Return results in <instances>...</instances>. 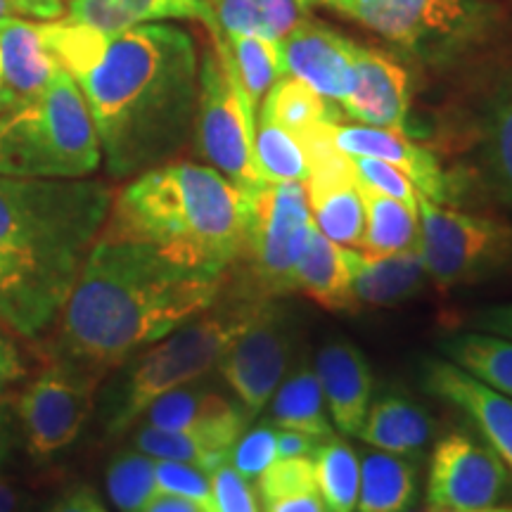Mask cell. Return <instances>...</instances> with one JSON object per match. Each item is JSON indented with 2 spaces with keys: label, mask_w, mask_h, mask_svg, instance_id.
I'll return each instance as SVG.
<instances>
[{
  "label": "cell",
  "mask_w": 512,
  "mask_h": 512,
  "mask_svg": "<svg viewBox=\"0 0 512 512\" xmlns=\"http://www.w3.org/2000/svg\"><path fill=\"white\" fill-rule=\"evenodd\" d=\"M228 275L181 266L100 230L55 320V356L107 370L219 302Z\"/></svg>",
  "instance_id": "6da1fadb"
},
{
  "label": "cell",
  "mask_w": 512,
  "mask_h": 512,
  "mask_svg": "<svg viewBox=\"0 0 512 512\" xmlns=\"http://www.w3.org/2000/svg\"><path fill=\"white\" fill-rule=\"evenodd\" d=\"M197 79L200 64L188 31L140 24L107 38L74 81L110 176H138L183 150L195 128Z\"/></svg>",
  "instance_id": "7a4b0ae2"
},
{
  "label": "cell",
  "mask_w": 512,
  "mask_h": 512,
  "mask_svg": "<svg viewBox=\"0 0 512 512\" xmlns=\"http://www.w3.org/2000/svg\"><path fill=\"white\" fill-rule=\"evenodd\" d=\"M112 197L91 178L0 174V328L19 337L53 328Z\"/></svg>",
  "instance_id": "3957f363"
},
{
  "label": "cell",
  "mask_w": 512,
  "mask_h": 512,
  "mask_svg": "<svg viewBox=\"0 0 512 512\" xmlns=\"http://www.w3.org/2000/svg\"><path fill=\"white\" fill-rule=\"evenodd\" d=\"M249 197L211 166L166 162L112 197L105 233L155 247L176 264L228 275L245 249Z\"/></svg>",
  "instance_id": "277c9868"
},
{
  "label": "cell",
  "mask_w": 512,
  "mask_h": 512,
  "mask_svg": "<svg viewBox=\"0 0 512 512\" xmlns=\"http://www.w3.org/2000/svg\"><path fill=\"white\" fill-rule=\"evenodd\" d=\"M102 162L100 138L79 83L67 69L29 100L0 112V174L86 178Z\"/></svg>",
  "instance_id": "5b68a950"
},
{
  "label": "cell",
  "mask_w": 512,
  "mask_h": 512,
  "mask_svg": "<svg viewBox=\"0 0 512 512\" xmlns=\"http://www.w3.org/2000/svg\"><path fill=\"white\" fill-rule=\"evenodd\" d=\"M264 299V294L247 287L216 309L211 304L200 316L159 339L157 347L145 351L128 373L124 392L107 422L110 434L126 432L159 396L202 380L211 368L219 366L221 356L245 330Z\"/></svg>",
  "instance_id": "8992f818"
},
{
  "label": "cell",
  "mask_w": 512,
  "mask_h": 512,
  "mask_svg": "<svg viewBox=\"0 0 512 512\" xmlns=\"http://www.w3.org/2000/svg\"><path fill=\"white\" fill-rule=\"evenodd\" d=\"M256 110L219 43L204 50L197 79V152L211 169L226 176L249 200L264 188L254 159Z\"/></svg>",
  "instance_id": "52a82bcc"
},
{
  "label": "cell",
  "mask_w": 512,
  "mask_h": 512,
  "mask_svg": "<svg viewBox=\"0 0 512 512\" xmlns=\"http://www.w3.org/2000/svg\"><path fill=\"white\" fill-rule=\"evenodd\" d=\"M330 8L415 55L456 53L494 22L486 0H332Z\"/></svg>",
  "instance_id": "ba28073f"
},
{
  "label": "cell",
  "mask_w": 512,
  "mask_h": 512,
  "mask_svg": "<svg viewBox=\"0 0 512 512\" xmlns=\"http://www.w3.org/2000/svg\"><path fill=\"white\" fill-rule=\"evenodd\" d=\"M420 256L439 287L475 283L512 264V226L494 216L467 214L418 192Z\"/></svg>",
  "instance_id": "9c48e42d"
},
{
  "label": "cell",
  "mask_w": 512,
  "mask_h": 512,
  "mask_svg": "<svg viewBox=\"0 0 512 512\" xmlns=\"http://www.w3.org/2000/svg\"><path fill=\"white\" fill-rule=\"evenodd\" d=\"M313 216L304 183H266L249 200L245 261L252 290L264 297L294 292V266L309 240Z\"/></svg>",
  "instance_id": "30bf717a"
},
{
  "label": "cell",
  "mask_w": 512,
  "mask_h": 512,
  "mask_svg": "<svg viewBox=\"0 0 512 512\" xmlns=\"http://www.w3.org/2000/svg\"><path fill=\"white\" fill-rule=\"evenodd\" d=\"M100 370L55 356L17 396V418L34 458H50L79 439L95 406Z\"/></svg>",
  "instance_id": "8fae6325"
},
{
  "label": "cell",
  "mask_w": 512,
  "mask_h": 512,
  "mask_svg": "<svg viewBox=\"0 0 512 512\" xmlns=\"http://www.w3.org/2000/svg\"><path fill=\"white\" fill-rule=\"evenodd\" d=\"M292 337L283 311L266 297L245 330L221 356L219 370L249 420L259 415L290 366Z\"/></svg>",
  "instance_id": "7c38bea8"
},
{
  "label": "cell",
  "mask_w": 512,
  "mask_h": 512,
  "mask_svg": "<svg viewBox=\"0 0 512 512\" xmlns=\"http://www.w3.org/2000/svg\"><path fill=\"white\" fill-rule=\"evenodd\" d=\"M508 467L489 446L463 432L437 441L427 477V512L479 510L501 501Z\"/></svg>",
  "instance_id": "4fadbf2b"
},
{
  "label": "cell",
  "mask_w": 512,
  "mask_h": 512,
  "mask_svg": "<svg viewBox=\"0 0 512 512\" xmlns=\"http://www.w3.org/2000/svg\"><path fill=\"white\" fill-rule=\"evenodd\" d=\"M280 48L285 76L306 83L320 98L342 102L354 91L356 43L335 29L306 19L280 41Z\"/></svg>",
  "instance_id": "5bb4252c"
},
{
  "label": "cell",
  "mask_w": 512,
  "mask_h": 512,
  "mask_svg": "<svg viewBox=\"0 0 512 512\" xmlns=\"http://www.w3.org/2000/svg\"><path fill=\"white\" fill-rule=\"evenodd\" d=\"M425 389L463 411L484 434L486 444L512 470V399L451 361H427Z\"/></svg>",
  "instance_id": "9a60e30c"
},
{
  "label": "cell",
  "mask_w": 512,
  "mask_h": 512,
  "mask_svg": "<svg viewBox=\"0 0 512 512\" xmlns=\"http://www.w3.org/2000/svg\"><path fill=\"white\" fill-rule=\"evenodd\" d=\"M328 136L339 152L349 157H373L396 166L408 176L415 190L444 204L451 197V178H448L432 152L408 140L406 133L387 131L375 126H351L335 121L328 126Z\"/></svg>",
  "instance_id": "2e32d148"
},
{
  "label": "cell",
  "mask_w": 512,
  "mask_h": 512,
  "mask_svg": "<svg viewBox=\"0 0 512 512\" xmlns=\"http://www.w3.org/2000/svg\"><path fill=\"white\" fill-rule=\"evenodd\" d=\"M354 67V91L339 102L344 114L363 126L406 133L408 107H411L406 69L380 50L363 48L358 43Z\"/></svg>",
  "instance_id": "e0dca14e"
},
{
  "label": "cell",
  "mask_w": 512,
  "mask_h": 512,
  "mask_svg": "<svg viewBox=\"0 0 512 512\" xmlns=\"http://www.w3.org/2000/svg\"><path fill=\"white\" fill-rule=\"evenodd\" d=\"M313 370L328 401L332 425L342 437L358 439L373 396V373L366 356L351 342H330L318 351Z\"/></svg>",
  "instance_id": "ac0fdd59"
},
{
  "label": "cell",
  "mask_w": 512,
  "mask_h": 512,
  "mask_svg": "<svg viewBox=\"0 0 512 512\" xmlns=\"http://www.w3.org/2000/svg\"><path fill=\"white\" fill-rule=\"evenodd\" d=\"M140 420L143 425L162 427V430L219 432L238 439L247 430L249 415L245 408L226 399L216 389L190 382L152 401Z\"/></svg>",
  "instance_id": "d6986e66"
},
{
  "label": "cell",
  "mask_w": 512,
  "mask_h": 512,
  "mask_svg": "<svg viewBox=\"0 0 512 512\" xmlns=\"http://www.w3.org/2000/svg\"><path fill=\"white\" fill-rule=\"evenodd\" d=\"M342 247V245H339ZM349 271L351 294L358 306H389L413 297L425 283L420 245L394 254H370L363 249L342 247Z\"/></svg>",
  "instance_id": "ffe728a7"
},
{
  "label": "cell",
  "mask_w": 512,
  "mask_h": 512,
  "mask_svg": "<svg viewBox=\"0 0 512 512\" xmlns=\"http://www.w3.org/2000/svg\"><path fill=\"white\" fill-rule=\"evenodd\" d=\"M67 19L105 36H117L159 19H197L214 29L209 0H69Z\"/></svg>",
  "instance_id": "44dd1931"
},
{
  "label": "cell",
  "mask_w": 512,
  "mask_h": 512,
  "mask_svg": "<svg viewBox=\"0 0 512 512\" xmlns=\"http://www.w3.org/2000/svg\"><path fill=\"white\" fill-rule=\"evenodd\" d=\"M0 64L5 91H10L17 102L41 93L60 69L43 36V27L29 19H8L0 24Z\"/></svg>",
  "instance_id": "7402d4cb"
},
{
  "label": "cell",
  "mask_w": 512,
  "mask_h": 512,
  "mask_svg": "<svg viewBox=\"0 0 512 512\" xmlns=\"http://www.w3.org/2000/svg\"><path fill=\"white\" fill-rule=\"evenodd\" d=\"M294 292H302L325 311L358 309L351 294L349 271L342 247L325 238L313 223L309 240L294 266Z\"/></svg>",
  "instance_id": "603a6c76"
},
{
  "label": "cell",
  "mask_w": 512,
  "mask_h": 512,
  "mask_svg": "<svg viewBox=\"0 0 512 512\" xmlns=\"http://www.w3.org/2000/svg\"><path fill=\"white\" fill-rule=\"evenodd\" d=\"M432 434L434 422L418 403L406 396L387 394L370 403L358 439L377 451L413 458L425 451V446L432 441Z\"/></svg>",
  "instance_id": "cb8c5ba5"
},
{
  "label": "cell",
  "mask_w": 512,
  "mask_h": 512,
  "mask_svg": "<svg viewBox=\"0 0 512 512\" xmlns=\"http://www.w3.org/2000/svg\"><path fill=\"white\" fill-rule=\"evenodd\" d=\"M209 5L216 22L209 31L283 41L309 19L311 0H209Z\"/></svg>",
  "instance_id": "d4e9b609"
},
{
  "label": "cell",
  "mask_w": 512,
  "mask_h": 512,
  "mask_svg": "<svg viewBox=\"0 0 512 512\" xmlns=\"http://www.w3.org/2000/svg\"><path fill=\"white\" fill-rule=\"evenodd\" d=\"M418 494V467L406 456L368 451L361 458V484L354 512H408Z\"/></svg>",
  "instance_id": "484cf974"
},
{
  "label": "cell",
  "mask_w": 512,
  "mask_h": 512,
  "mask_svg": "<svg viewBox=\"0 0 512 512\" xmlns=\"http://www.w3.org/2000/svg\"><path fill=\"white\" fill-rule=\"evenodd\" d=\"M271 425L278 430L304 432L318 441L335 437L332 420H328V413H325L323 389H320L313 366L297 368L278 384L271 396Z\"/></svg>",
  "instance_id": "4316f807"
},
{
  "label": "cell",
  "mask_w": 512,
  "mask_h": 512,
  "mask_svg": "<svg viewBox=\"0 0 512 512\" xmlns=\"http://www.w3.org/2000/svg\"><path fill=\"white\" fill-rule=\"evenodd\" d=\"M238 439L219 432H195V430H162V427L140 425L133 434V448L147 453L155 460H178L211 472L226 463L230 448Z\"/></svg>",
  "instance_id": "83f0119b"
},
{
  "label": "cell",
  "mask_w": 512,
  "mask_h": 512,
  "mask_svg": "<svg viewBox=\"0 0 512 512\" xmlns=\"http://www.w3.org/2000/svg\"><path fill=\"white\" fill-rule=\"evenodd\" d=\"M214 43H219L223 53L228 55L230 67L238 76L240 86L245 88L254 110H259V102L266 93L285 76L283 48L280 41H266L256 36H233L211 31Z\"/></svg>",
  "instance_id": "f1b7e54d"
},
{
  "label": "cell",
  "mask_w": 512,
  "mask_h": 512,
  "mask_svg": "<svg viewBox=\"0 0 512 512\" xmlns=\"http://www.w3.org/2000/svg\"><path fill=\"white\" fill-rule=\"evenodd\" d=\"M439 349L465 373L512 399V339L475 330L444 339Z\"/></svg>",
  "instance_id": "f546056e"
},
{
  "label": "cell",
  "mask_w": 512,
  "mask_h": 512,
  "mask_svg": "<svg viewBox=\"0 0 512 512\" xmlns=\"http://www.w3.org/2000/svg\"><path fill=\"white\" fill-rule=\"evenodd\" d=\"M358 190L366 211V226L358 249L370 254H394L420 245L418 211L361 183Z\"/></svg>",
  "instance_id": "4dcf8cb0"
},
{
  "label": "cell",
  "mask_w": 512,
  "mask_h": 512,
  "mask_svg": "<svg viewBox=\"0 0 512 512\" xmlns=\"http://www.w3.org/2000/svg\"><path fill=\"white\" fill-rule=\"evenodd\" d=\"M316 486L328 512H354L361 484V458L347 441L330 437L313 453Z\"/></svg>",
  "instance_id": "1f68e13d"
},
{
  "label": "cell",
  "mask_w": 512,
  "mask_h": 512,
  "mask_svg": "<svg viewBox=\"0 0 512 512\" xmlns=\"http://www.w3.org/2000/svg\"><path fill=\"white\" fill-rule=\"evenodd\" d=\"M261 114L271 117L275 124L287 128L297 138H302L316 126L339 121V114L328 105V100L320 98L313 88L294 76H283L266 93Z\"/></svg>",
  "instance_id": "d6a6232c"
},
{
  "label": "cell",
  "mask_w": 512,
  "mask_h": 512,
  "mask_svg": "<svg viewBox=\"0 0 512 512\" xmlns=\"http://www.w3.org/2000/svg\"><path fill=\"white\" fill-rule=\"evenodd\" d=\"M254 159L266 183H306L309 178V159L302 140L266 114L256 119Z\"/></svg>",
  "instance_id": "836d02e7"
},
{
  "label": "cell",
  "mask_w": 512,
  "mask_h": 512,
  "mask_svg": "<svg viewBox=\"0 0 512 512\" xmlns=\"http://www.w3.org/2000/svg\"><path fill=\"white\" fill-rule=\"evenodd\" d=\"M105 482L107 494L119 512H143L145 505L159 494L155 458L138 451V448L119 453L107 467Z\"/></svg>",
  "instance_id": "e575fe53"
},
{
  "label": "cell",
  "mask_w": 512,
  "mask_h": 512,
  "mask_svg": "<svg viewBox=\"0 0 512 512\" xmlns=\"http://www.w3.org/2000/svg\"><path fill=\"white\" fill-rule=\"evenodd\" d=\"M261 503H273L278 498L318 491L313 458H275L256 479Z\"/></svg>",
  "instance_id": "d590c367"
},
{
  "label": "cell",
  "mask_w": 512,
  "mask_h": 512,
  "mask_svg": "<svg viewBox=\"0 0 512 512\" xmlns=\"http://www.w3.org/2000/svg\"><path fill=\"white\" fill-rule=\"evenodd\" d=\"M155 479L159 494L188 498L207 512H214L209 475L200 467L178 463V460H155Z\"/></svg>",
  "instance_id": "8d00e7d4"
},
{
  "label": "cell",
  "mask_w": 512,
  "mask_h": 512,
  "mask_svg": "<svg viewBox=\"0 0 512 512\" xmlns=\"http://www.w3.org/2000/svg\"><path fill=\"white\" fill-rule=\"evenodd\" d=\"M275 439H278V427L273 425H259L254 430H245L230 448L228 463L249 482H256L261 472L278 458Z\"/></svg>",
  "instance_id": "74e56055"
},
{
  "label": "cell",
  "mask_w": 512,
  "mask_h": 512,
  "mask_svg": "<svg viewBox=\"0 0 512 512\" xmlns=\"http://www.w3.org/2000/svg\"><path fill=\"white\" fill-rule=\"evenodd\" d=\"M351 166H354L358 183L387 197H394V200L418 211V190L396 166L373 157H351Z\"/></svg>",
  "instance_id": "f35d334b"
},
{
  "label": "cell",
  "mask_w": 512,
  "mask_h": 512,
  "mask_svg": "<svg viewBox=\"0 0 512 512\" xmlns=\"http://www.w3.org/2000/svg\"><path fill=\"white\" fill-rule=\"evenodd\" d=\"M211 494H214V512H261L256 494L233 465L221 463L209 475Z\"/></svg>",
  "instance_id": "ab89813d"
},
{
  "label": "cell",
  "mask_w": 512,
  "mask_h": 512,
  "mask_svg": "<svg viewBox=\"0 0 512 512\" xmlns=\"http://www.w3.org/2000/svg\"><path fill=\"white\" fill-rule=\"evenodd\" d=\"M491 164L498 183L512 200V100L505 102L496 114L494 131H491Z\"/></svg>",
  "instance_id": "60d3db41"
},
{
  "label": "cell",
  "mask_w": 512,
  "mask_h": 512,
  "mask_svg": "<svg viewBox=\"0 0 512 512\" xmlns=\"http://www.w3.org/2000/svg\"><path fill=\"white\" fill-rule=\"evenodd\" d=\"M64 0H0V24L8 19H41L53 22L64 15Z\"/></svg>",
  "instance_id": "b9f144b4"
},
{
  "label": "cell",
  "mask_w": 512,
  "mask_h": 512,
  "mask_svg": "<svg viewBox=\"0 0 512 512\" xmlns=\"http://www.w3.org/2000/svg\"><path fill=\"white\" fill-rule=\"evenodd\" d=\"M27 375L22 351L12 339L10 330L0 328V396L8 394L15 384Z\"/></svg>",
  "instance_id": "7bdbcfd3"
},
{
  "label": "cell",
  "mask_w": 512,
  "mask_h": 512,
  "mask_svg": "<svg viewBox=\"0 0 512 512\" xmlns=\"http://www.w3.org/2000/svg\"><path fill=\"white\" fill-rule=\"evenodd\" d=\"M470 328L512 339V304H498L477 311L475 316L470 318Z\"/></svg>",
  "instance_id": "ee69618b"
},
{
  "label": "cell",
  "mask_w": 512,
  "mask_h": 512,
  "mask_svg": "<svg viewBox=\"0 0 512 512\" xmlns=\"http://www.w3.org/2000/svg\"><path fill=\"white\" fill-rule=\"evenodd\" d=\"M320 441L309 437L304 432L294 430H278V439H275V451L278 458H313Z\"/></svg>",
  "instance_id": "f6af8a7d"
},
{
  "label": "cell",
  "mask_w": 512,
  "mask_h": 512,
  "mask_svg": "<svg viewBox=\"0 0 512 512\" xmlns=\"http://www.w3.org/2000/svg\"><path fill=\"white\" fill-rule=\"evenodd\" d=\"M48 512H107V508L88 486H74Z\"/></svg>",
  "instance_id": "bcb514c9"
},
{
  "label": "cell",
  "mask_w": 512,
  "mask_h": 512,
  "mask_svg": "<svg viewBox=\"0 0 512 512\" xmlns=\"http://www.w3.org/2000/svg\"><path fill=\"white\" fill-rule=\"evenodd\" d=\"M264 512H328L318 491H306V494H294L278 498V501L266 503Z\"/></svg>",
  "instance_id": "7dc6e473"
},
{
  "label": "cell",
  "mask_w": 512,
  "mask_h": 512,
  "mask_svg": "<svg viewBox=\"0 0 512 512\" xmlns=\"http://www.w3.org/2000/svg\"><path fill=\"white\" fill-rule=\"evenodd\" d=\"M143 512H207L197 503L188 501V498L171 496V494H157L150 503L145 505Z\"/></svg>",
  "instance_id": "c3c4849f"
},
{
  "label": "cell",
  "mask_w": 512,
  "mask_h": 512,
  "mask_svg": "<svg viewBox=\"0 0 512 512\" xmlns=\"http://www.w3.org/2000/svg\"><path fill=\"white\" fill-rule=\"evenodd\" d=\"M19 491L12 486L8 479L0 477V512H17L19 510Z\"/></svg>",
  "instance_id": "681fc988"
},
{
  "label": "cell",
  "mask_w": 512,
  "mask_h": 512,
  "mask_svg": "<svg viewBox=\"0 0 512 512\" xmlns=\"http://www.w3.org/2000/svg\"><path fill=\"white\" fill-rule=\"evenodd\" d=\"M10 451V420H8V413L0 408V463H3V458L8 456Z\"/></svg>",
  "instance_id": "f907efd6"
},
{
  "label": "cell",
  "mask_w": 512,
  "mask_h": 512,
  "mask_svg": "<svg viewBox=\"0 0 512 512\" xmlns=\"http://www.w3.org/2000/svg\"><path fill=\"white\" fill-rule=\"evenodd\" d=\"M15 98H12V93L10 91H3V93H0V112H3V110H8V107L10 105H15Z\"/></svg>",
  "instance_id": "816d5d0a"
},
{
  "label": "cell",
  "mask_w": 512,
  "mask_h": 512,
  "mask_svg": "<svg viewBox=\"0 0 512 512\" xmlns=\"http://www.w3.org/2000/svg\"><path fill=\"white\" fill-rule=\"evenodd\" d=\"M437 512H512V508H496V505H491V508H479V510H437Z\"/></svg>",
  "instance_id": "f5cc1de1"
},
{
  "label": "cell",
  "mask_w": 512,
  "mask_h": 512,
  "mask_svg": "<svg viewBox=\"0 0 512 512\" xmlns=\"http://www.w3.org/2000/svg\"><path fill=\"white\" fill-rule=\"evenodd\" d=\"M5 91V83H3V64H0V93Z\"/></svg>",
  "instance_id": "db71d44e"
},
{
  "label": "cell",
  "mask_w": 512,
  "mask_h": 512,
  "mask_svg": "<svg viewBox=\"0 0 512 512\" xmlns=\"http://www.w3.org/2000/svg\"><path fill=\"white\" fill-rule=\"evenodd\" d=\"M318 3H325V5H330V3H332V0H318Z\"/></svg>",
  "instance_id": "11a10c76"
}]
</instances>
